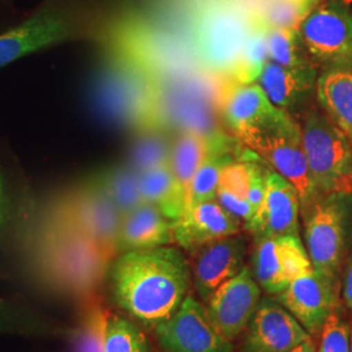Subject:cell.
I'll list each match as a JSON object with an SVG mask.
<instances>
[{
	"instance_id": "cell-1",
	"label": "cell",
	"mask_w": 352,
	"mask_h": 352,
	"mask_svg": "<svg viewBox=\"0 0 352 352\" xmlns=\"http://www.w3.org/2000/svg\"><path fill=\"white\" fill-rule=\"evenodd\" d=\"M187 260L173 247L122 253L109 269L115 304L141 325L154 327L168 320L188 295Z\"/></svg>"
},
{
	"instance_id": "cell-2",
	"label": "cell",
	"mask_w": 352,
	"mask_h": 352,
	"mask_svg": "<svg viewBox=\"0 0 352 352\" xmlns=\"http://www.w3.org/2000/svg\"><path fill=\"white\" fill-rule=\"evenodd\" d=\"M30 279L42 289L87 300L109 273L113 258L78 228H63L25 247Z\"/></svg>"
},
{
	"instance_id": "cell-3",
	"label": "cell",
	"mask_w": 352,
	"mask_h": 352,
	"mask_svg": "<svg viewBox=\"0 0 352 352\" xmlns=\"http://www.w3.org/2000/svg\"><path fill=\"white\" fill-rule=\"evenodd\" d=\"M90 101L96 113L113 126L135 132L157 128V80L118 51L98 67Z\"/></svg>"
},
{
	"instance_id": "cell-4",
	"label": "cell",
	"mask_w": 352,
	"mask_h": 352,
	"mask_svg": "<svg viewBox=\"0 0 352 352\" xmlns=\"http://www.w3.org/2000/svg\"><path fill=\"white\" fill-rule=\"evenodd\" d=\"M253 20L227 0H210L195 19L193 49L197 62L214 75L230 76L251 32Z\"/></svg>"
},
{
	"instance_id": "cell-5",
	"label": "cell",
	"mask_w": 352,
	"mask_h": 352,
	"mask_svg": "<svg viewBox=\"0 0 352 352\" xmlns=\"http://www.w3.org/2000/svg\"><path fill=\"white\" fill-rule=\"evenodd\" d=\"M302 135L318 196L352 195V145L346 135L320 111L305 116Z\"/></svg>"
},
{
	"instance_id": "cell-6",
	"label": "cell",
	"mask_w": 352,
	"mask_h": 352,
	"mask_svg": "<svg viewBox=\"0 0 352 352\" xmlns=\"http://www.w3.org/2000/svg\"><path fill=\"white\" fill-rule=\"evenodd\" d=\"M240 141L292 184L304 212L320 197L311 177L302 126L289 113L277 123Z\"/></svg>"
},
{
	"instance_id": "cell-7",
	"label": "cell",
	"mask_w": 352,
	"mask_h": 352,
	"mask_svg": "<svg viewBox=\"0 0 352 352\" xmlns=\"http://www.w3.org/2000/svg\"><path fill=\"white\" fill-rule=\"evenodd\" d=\"M308 55L327 67H352V11L340 0L317 6L299 28Z\"/></svg>"
},
{
	"instance_id": "cell-8",
	"label": "cell",
	"mask_w": 352,
	"mask_h": 352,
	"mask_svg": "<svg viewBox=\"0 0 352 352\" xmlns=\"http://www.w3.org/2000/svg\"><path fill=\"white\" fill-rule=\"evenodd\" d=\"M344 196L317 199L305 210V248L316 272L337 282L344 250Z\"/></svg>"
},
{
	"instance_id": "cell-9",
	"label": "cell",
	"mask_w": 352,
	"mask_h": 352,
	"mask_svg": "<svg viewBox=\"0 0 352 352\" xmlns=\"http://www.w3.org/2000/svg\"><path fill=\"white\" fill-rule=\"evenodd\" d=\"M154 330L164 352H232L231 340L214 327L205 307L192 295Z\"/></svg>"
},
{
	"instance_id": "cell-10",
	"label": "cell",
	"mask_w": 352,
	"mask_h": 352,
	"mask_svg": "<svg viewBox=\"0 0 352 352\" xmlns=\"http://www.w3.org/2000/svg\"><path fill=\"white\" fill-rule=\"evenodd\" d=\"M65 195L77 227L113 260L123 217L106 190L93 176Z\"/></svg>"
},
{
	"instance_id": "cell-11",
	"label": "cell",
	"mask_w": 352,
	"mask_h": 352,
	"mask_svg": "<svg viewBox=\"0 0 352 352\" xmlns=\"http://www.w3.org/2000/svg\"><path fill=\"white\" fill-rule=\"evenodd\" d=\"M260 302L261 287L244 266L206 299L205 309L214 327L232 340L248 327Z\"/></svg>"
},
{
	"instance_id": "cell-12",
	"label": "cell",
	"mask_w": 352,
	"mask_h": 352,
	"mask_svg": "<svg viewBox=\"0 0 352 352\" xmlns=\"http://www.w3.org/2000/svg\"><path fill=\"white\" fill-rule=\"evenodd\" d=\"M253 265L257 283L270 295H278L295 278L314 269L299 235L257 240Z\"/></svg>"
},
{
	"instance_id": "cell-13",
	"label": "cell",
	"mask_w": 352,
	"mask_h": 352,
	"mask_svg": "<svg viewBox=\"0 0 352 352\" xmlns=\"http://www.w3.org/2000/svg\"><path fill=\"white\" fill-rule=\"evenodd\" d=\"M312 336H318L337 308L336 282L315 269L295 278L276 299Z\"/></svg>"
},
{
	"instance_id": "cell-14",
	"label": "cell",
	"mask_w": 352,
	"mask_h": 352,
	"mask_svg": "<svg viewBox=\"0 0 352 352\" xmlns=\"http://www.w3.org/2000/svg\"><path fill=\"white\" fill-rule=\"evenodd\" d=\"M314 340L302 324L277 300H261L243 343V352H289Z\"/></svg>"
},
{
	"instance_id": "cell-15",
	"label": "cell",
	"mask_w": 352,
	"mask_h": 352,
	"mask_svg": "<svg viewBox=\"0 0 352 352\" xmlns=\"http://www.w3.org/2000/svg\"><path fill=\"white\" fill-rule=\"evenodd\" d=\"M221 116L239 140L272 126L287 113L269 100L260 84H235L228 80L221 107Z\"/></svg>"
},
{
	"instance_id": "cell-16",
	"label": "cell",
	"mask_w": 352,
	"mask_h": 352,
	"mask_svg": "<svg viewBox=\"0 0 352 352\" xmlns=\"http://www.w3.org/2000/svg\"><path fill=\"white\" fill-rule=\"evenodd\" d=\"M264 201L247 228L256 239L299 235L300 200L296 189L276 171L265 173Z\"/></svg>"
},
{
	"instance_id": "cell-17",
	"label": "cell",
	"mask_w": 352,
	"mask_h": 352,
	"mask_svg": "<svg viewBox=\"0 0 352 352\" xmlns=\"http://www.w3.org/2000/svg\"><path fill=\"white\" fill-rule=\"evenodd\" d=\"M71 36L60 14L45 10L20 25L0 34V68L34 51L63 42Z\"/></svg>"
},
{
	"instance_id": "cell-18",
	"label": "cell",
	"mask_w": 352,
	"mask_h": 352,
	"mask_svg": "<svg viewBox=\"0 0 352 352\" xmlns=\"http://www.w3.org/2000/svg\"><path fill=\"white\" fill-rule=\"evenodd\" d=\"M245 248L244 239L235 234L213 240L193 251L195 285L204 300L243 269Z\"/></svg>"
},
{
	"instance_id": "cell-19",
	"label": "cell",
	"mask_w": 352,
	"mask_h": 352,
	"mask_svg": "<svg viewBox=\"0 0 352 352\" xmlns=\"http://www.w3.org/2000/svg\"><path fill=\"white\" fill-rule=\"evenodd\" d=\"M175 243L195 251L213 240L239 232V221L219 205L217 200L200 202L188 208L173 222Z\"/></svg>"
},
{
	"instance_id": "cell-20",
	"label": "cell",
	"mask_w": 352,
	"mask_h": 352,
	"mask_svg": "<svg viewBox=\"0 0 352 352\" xmlns=\"http://www.w3.org/2000/svg\"><path fill=\"white\" fill-rule=\"evenodd\" d=\"M173 243H175L173 221L166 218L157 206L145 202L123 217L118 252L149 250Z\"/></svg>"
},
{
	"instance_id": "cell-21",
	"label": "cell",
	"mask_w": 352,
	"mask_h": 352,
	"mask_svg": "<svg viewBox=\"0 0 352 352\" xmlns=\"http://www.w3.org/2000/svg\"><path fill=\"white\" fill-rule=\"evenodd\" d=\"M317 98L327 118L352 145V67H327L316 82Z\"/></svg>"
},
{
	"instance_id": "cell-22",
	"label": "cell",
	"mask_w": 352,
	"mask_h": 352,
	"mask_svg": "<svg viewBox=\"0 0 352 352\" xmlns=\"http://www.w3.org/2000/svg\"><path fill=\"white\" fill-rule=\"evenodd\" d=\"M228 149L225 133L219 136H206L197 132H180L173 145L171 170L180 187L187 192L192 177L215 151Z\"/></svg>"
},
{
	"instance_id": "cell-23",
	"label": "cell",
	"mask_w": 352,
	"mask_h": 352,
	"mask_svg": "<svg viewBox=\"0 0 352 352\" xmlns=\"http://www.w3.org/2000/svg\"><path fill=\"white\" fill-rule=\"evenodd\" d=\"M315 69H292L269 60L258 78L269 100L285 110L296 104L315 84Z\"/></svg>"
},
{
	"instance_id": "cell-24",
	"label": "cell",
	"mask_w": 352,
	"mask_h": 352,
	"mask_svg": "<svg viewBox=\"0 0 352 352\" xmlns=\"http://www.w3.org/2000/svg\"><path fill=\"white\" fill-rule=\"evenodd\" d=\"M140 192L144 201L157 206L173 222L187 209V192L177 183L170 164L140 174Z\"/></svg>"
},
{
	"instance_id": "cell-25",
	"label": "cell",
	"mask_w": 352,
	"mask_h": 352,
	"mask_svg": "<svg viewBox=\"0 0 352 352\" xmlns=\"http://www.w3.org/2000/svg\"><path fill=\"white\" fill-rule=\"evenodd\" d=\"M94 177L113 200L122 217L145 204L140 192V174L129 164L109 167Z\"/></svg>"
},
{
	"instance_id": "cell-26",
	"label": "cell",
	"mask_w": 352,
	"mask_h": 352,
	"mask_svg": "<svg viewBox=\"0 0 352 352\" xmlns=\"http://www.w3.org/2000/svg\"><path fill=\"white\" fill-rule=\"evenodd\" d=\"M173 145L164 135V129L151 128L136 132V138L129 148V166L144 174L171 164Z\"/></svg>"
},
{
	"instance_id": "cell-27",
	"label": "cell",
	"mask_w": 352,
	"mask_h": 352,
	"mask_svg": "<svg viewBox=\"0 0 352 352\" xmlns=\"http://www.w3.org/2000/svg\"><path fill=\"white\" fill-rule=\"evenodd\" d=\"M267 32L263 24L256 19L253 20L251 32L244 43L239 59L230 74V81L235 84H253L258 81L269 59L267 49Z\"/></svg>"
},
{
	"instance_id": "cell-28",
	"label": "cell",
	"mask_w": 352,
	"mask_h": 352,
	"mask_svg": "<svg viewBox=\"0 0 352 352\" xmlns=\"http://www.w3.org/2000/svg\"><path fill=\"white\" fill-rule=\"evenodd\" d=\"M110 314L94 296L89 298L77 327L71 331L74 352H104Z\"/></svg>"
},
{
	"instance_id": "cell-29",
	"label": "cell",
	"mask_w": 352,
	"mask_h": 352,
	"mask_svg": "<svg viewBox=\"0 0 352 352\" xmlns=\"http://www.w3.org/2000/svg\"><path fill=\"white\" fill-rule=\"evenodd\" d=\"M72 330L51 322L0 299V334L17 336H67Z\"/></svg>"
},
{
	"instance_id": "cell-30",
	"label": "cell",
	"mask_w": 352,
	"mask_h": 352,
	"mask_svg": "<svg viewBox=\"0 0 352 352\" xmlns=\"http://www.w3.org/2000/svg\"><path fill=\"white\" fill-rule=\"evenodd\" d=\"M269 59L292 69H314L298 29H270L267 32Z\"/></svg>"
},
{
	"instance_id": "cell-31",
	"label": "cell",
	"mask_w": 352,
	"mask_h": 352,
	"mask_svg": "<svg viewBox=\"0 0 352 352\" xmlns=\"http://www.w3.org/2000/svg\"><path fill=\"white\" fill-rule=\"evenodd\" d=\"M231 162L228 149H225L215 151L200 166L189 183L187 209L200 202L215 200L222 171Z\"/></svg>"
},
{
	"instance_id": "cell-32",
	"label": "cell",
	"mask_w": 352,
	"mask_h": 352,
	"mask_svg": "<svg viewBox=\"0 0 352 352\" xmlns=\"http://www.w3.org/2000/svg\"><path fill=\"white\" fill-rule=\"evenodd\" d=\"M318 0H265L256 20L266 29H298Z\"/></svg>"
},
{
	"instance_id": "cell-33",
	"label": "cell",
	"mask_w": 352,
	"mask_h": 352,
	"mask_svg": "<svg viewBox=\"0 0 352 352\" xmlns=\"http://www.w3.org/2000/svg\"><path fill=\"white\" fill-rule=\"evenodd\" d=\"M104 352H151L145 334L124 316L110 314Z\"/></svg>"
},
{
	"instance_id": "cell-34",
	"label": "cell",
	"mask_w": 352,
	"mask_h": 352,
	"mask_svg": "<svg viewBox=\"0 0 352 352\" xmlns=\"http://www.w3.org/2000/svg\"><path fill=\"white\" fill-rule=\"evenodd\" d=\"M350 331L344 320L334 311L320 333L321 343L318 352H351Z\"/></svg>"
},
{
	"instance_id": "cell-35",
	"label": "cell",
	"mask_w": 352,
	"mask_h": 352,
	"mask_svg": "<svg viewBox=\"0 0 352 352\" xmlns=\"http://www.w3.org/2000/svg\"><path fill=\"white\" fill-rule=\"evenodd\" d=\"M250 164H241V162H231L227 164L222 171L219 187L227 192L238 196L240 199H248V190H250Z\"/></svg>"
},
{
	"instance_id": "cell-36",
	"label": "cell",
	"mask_w": 352,
	"mask_h": 352,
	"mask_svg": "<svg viewBox=\"0 0 352 352\" xmlns=\"http://www.w3.org/2000/svg\"><path fill=\"white\" fill-rule=\"evenodd\" d=\"M215 200L219 202V205L226 210L227 213L231 214L235 219L243 221L245 226L251 223L253 218L251 205L248 200L240 199L238 196L227 192L225 189L218 188Z\"/></svg>"
},
{
	"instance_id": "cell-37",
	"label": "cell",
	"mask_w": 352,
	"mask_h": 352,
	"mask_svg": "<svg viewBox=\"0 0 352 352\" xmlns=\"http://www.w3.org/2000/svg\"><path fill=\"white\" fill-rule=\"evenodd\" d=\"M250 173H251V180H250V190H248V202L251 205L253 218L258 213L261 204L264 201L265 189H266V180H265V173L260 164H254L250 161ZM251 221V222H252Z\"/></svg>"
},
{
	"instance_id": "cell-38",
	"label": "cell",
	"mask_w": 352,
	"mask_h": 352,
	"mask_svg": "<svg viewBox=\"0 0 352 352\" xmlns=\"http://www.w3.org/2000/svg\"><path fill=\"white\" fill-rule=\"evenodd\" d=\"M7 219H8V197L6 193L3 176L0 174V232L6 227Z\"/></svg>"
},
{
	"instance_id": "cell-39",
	"label": "cell",
	"mask_w": 352,
	"mask_h": 352,
	"mask_svg": "<svg viewBox=\"0 0 352 352\" xmlns=\"http://www.w3.org/2000/svg\"><path fill=\"white\" fill-rule=\"evenodd\" d=\"M343 299L346 304L352 308V256L349 263V267L344 277V285H343Z\"/></svg>"
},
{
	"instance_id": "cell-40",
	"label": "cell",
	"mask_w": 352,
	"mask_h": 352,
	"mask_svg": "<svg viewBox=\"0 0 352 352\" xmlns=\"http://www.w3.org/2000/svg\"><path fill=\"white\" fill-rule=\"evenodd\" d=\"M289 352H316L314 340H308V342H304L302 344L298 346L296 349H294V350H291Z\"/></svg>"
},
{
	"instance_id": "cell-41",
	"label": "cell",
	"mask_w": 352,
	"mask_h": 352,
	"mask_svg": "<svg viewBox=\"0 0 352 352\" xmlns=\"http://www.w3.org/2000/svg\"><path fill=\"white\" fill-rule=\"evenodd\" d=\"M350 349H351V352H352V327H351V331H350Z\"/></svg>"
}]
</instances>
